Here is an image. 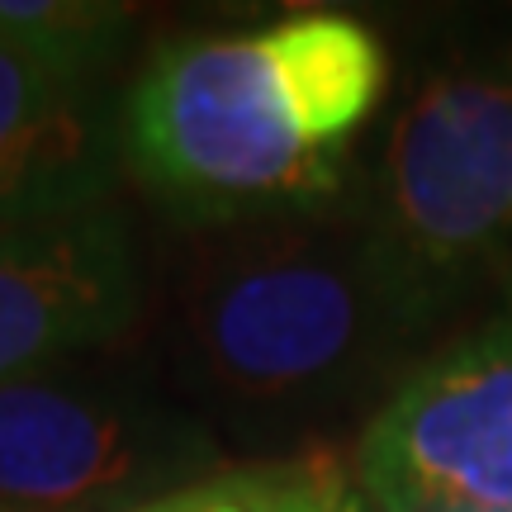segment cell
<instances>
[{
    "instance_id": "cell-1",
    "label": "cell",
    "mask_w": 512,
    "mask_h": 512,
    "mask_svg": "<svg viewBox=\"0 0 512 512\" xmlns=\"http://www.w3.org/2000/svg\"><path fill=\"white\" fill-rule=\"evenodd\" d=\"M389 91L366 19L294 10L261 29L171 43L119 110V157L181 219L242 228L318 214Z\"/></svg>"
},
{
    "instance_id": "cell-2",
    "label": "cell",
    "mask_w": 512,
    "mask_h": 512,
    "mask_svg": "<svg viewBox=\"0 0 512 512\" xmlns=\"http://www.w3.org/2000/svg\"><path fill=\"white\" fill-rule=\"evenodd\" d=\"M190 271L185 361L247 413H309L356 394L422 318L384 275L366 228L318 214L223 228Z\"/></svg>"
},
{
    "instance_id": "cell-3",
    "label": "cell",
    "mask_w": 512,
    "mask_h": 512,
    "mask_svg": "<svg viewBox=\"0 0 512 512\" xmlns=\"http://www.w3.org/2000/svg\"><path fill=\"white\" fill-rule=\"evenodd\" d=\"M361 228L422 328L512 261V43L446 62L413 91L380 147Z\"/></svg>"
},
{
    "instance_id": "cell-4",
    "label": "cell",
    "mask_w": 512,
    "mask_h": 512,
    "mask_svg": "<svg viewBox=\"0 0 512 512\" xmlns=\"http://www.w3.org/2000/svg\"><path fill=\"white\" fill-rule=\"evenodd\" d=\"M219 475V446L124 375L53 366L0 384V512H128Z\"/></svg>"
},
{
    "instance_id": "cell-5",
    "label": "cell",
    "mask_w": 512,
    "mask_h": 512,
    "mask_svg": "<svg viewBox=\"0 0 512 512\" xmlns=\"http://www.w3.org/2000/svg\"><path fill=\"white\" fill-rule=\"evenodd\" d=\"M351 475L375 512H512V313L380 403Z\"/></svg>"
},
{
    "instance_id": "cell-6",
    "label": "cell",
    "mask_w": 512,
    "mask_h": 512,
    "mask_svg": "<svg viewBox=\"0 0 512 512\" xmlns=\"http://www.w3.org/2000/svg\"><path fill=\"white\" fill-rule=\"evenodd\" d=\"M138 309L143 266L110 204L0 233V384L110 347Z\"/></svg>"
},
{
    "instance_id": "cell-7",
    "label": "cell",
    "mask_w": 512,
    "mask_h": 512,
    "mask_svg": "<svg viewBox=\"0 0 512 512\" xmlns=\"http://www.w3.org/2000/svg\"><path fill=\"white\" fill-rule=\"evenodd\" d=\"M119 157L91 81L0 38V233L100 209Z\"/></svg>"
},
{
    "instance_id": "cell-8",
    "label": "cell",
    "mask_w": 512,
    "mask_h": 512,
    "mask_svg": "<svg viewBox=\"0 0 512 512\" xmlns=\"http://www.w3.org/2000/svg\"><path fill=\"white\" fill-rule=\"evenodd\" d=\"M185 512H375L361 494L356 475H347L328 456H294L247 470H219L204 484L185 489Z\"/></svg>"
},
{
    "instance_id": "cell-9",
    "label": "cell",
    "mask_w": 512,
    "mask_h": 512,
    "mask_svg": "<svg viewBox=\"0 0 512 512\" xmlns=\"http://www.w3.org/2000/svg\"><path fill=\"white\" fill-rule=\"evenodd\" d=\"M133 29L128 5L100 0H0V38L34 53L53 72L72 81H100L119 53L124 34Z\"/></svg>"
},
{
    "instance_id": "cell-10",
    "label": "cell",
    "mask_w": 512,
    "mask_h": 512,
    "mask_svg": "<svg viewBox=\"0 0 512 512\" xmlns=\"http://www.w3.org/2000/svg\"><path fill=\"white\" fill-rule=\"evenodd\" d=\"M128 512H185V489L171 498H157V503H143V508H128Z\"/></svg>"
}]
</instances>
